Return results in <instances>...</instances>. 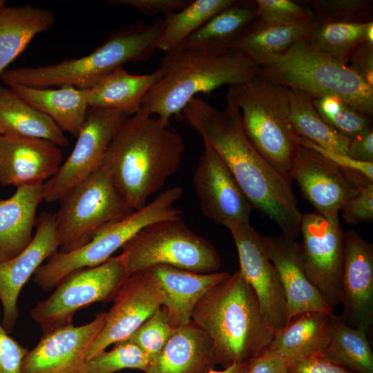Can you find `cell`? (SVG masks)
Wrapping results in <instances>:
<instances>
[{
  "label": "cell",
  "instance_id": "6da1fadb",
  "mask_svg": "<svg viewBox=\"0 0 373 373\" xmlns=\"http://www.w3.org/2000/svg\"><path fill=\"white\" fill-rule=\"evenodd\" d=\"M187 124L213 149L227 165L252 207L273 220L282 235L296 240L302 213L291 180L274 168L247 137L239 111L227 104L219 110L193 97L182 113Z\"/></svg>",
  "mask_w": 373,
  "mask_h": 373
},
{
  "label": "cell",
  "instance_id": "7a4b0ae2",
  "mask_svg": "<svg viewBox=\"0 0 373 373\" xmlns=\"http://www.w3.org/2000/svg\"><path fill=\"white\" fill-rule=\"evenodd\" d=\"M184 150L183 138L170 121L142 107L122 125L102 165L128 205L136 210L177 171Z\"/></svg>",
  "mask_w": 373,
  "mask_h": 373
},
{
  "label": "cell",
  "instance_id": "3957f363",
  "mask_svg": "<svg viewBox=\"0 0 373 373\" xmlns=\"http://www.w3.org/2000/svg\"><path fill=\"white\" fill-rule=\"evenodd\" d=\"M191 321L208 335L216 363L224 368L249 361L269 346L276 334L240 270L203 295Z\"/></svg>",
  "mask_w": 373,
  "mask_h": 373
},
{
  "label": "cell",
  "instance_id": "277c9868",
  "mask_svg": "<svg viewBox=\"0 0 373 373\" xmlns=\"http://www.w3.org/2000/svg\"><path fill=\"white\" fill-rule=\"evenodd\" d=\"M164 19L152 23L141 20L113 31L90 54L37 67L6 69L0 79L7 86L33 88L59 87L68 84L79 89L90 88L99 79L124 64L149 59L157 51L164 29Z\"/></svg>",
  "mask_w": 373,
  "mask_h": 373
},
{
  "label": "cell",
  "instance_id": "5b68a950",
  "mask_svg": "<svg viewBox=\"0 0 373 373\" xmlns=\"http://www.w3.org/2000/svg\"><path fill=\"white\" fill-rule=\"evenodd\" d=\"M158 70L161 77L144 97L142 107L170 121L173 117L182 118L184 108L198 94L209 95L222 86L245 82L260 67L233 50L211 56L177 49L165 52Z\"/></svg>",
  "mask_w": 373,
  "mask_h": 373
},
{
  "label": "cell",
  "instance_id": "8992f818",
  "mask_svg": "<svg viewBox=\"0 0 373 373\" xmlns=\"http://www.w3.org/2000/svg\"><path fill=\"white\" fill-rule=\"evenodd\" d=\"M226 101L238 109L243 129L258 153L291 180L301 146L290 120L288 88L260 68L249 80L228 86Z\"/></svg>",
  "mask_w": 373,
  "mask_h": 373
},
{
  "label": "cell",
  "instance_id": "52a82bcc",
  "mask_svg": "<svg viewBox=\"0 0 373 373\" xmlns=\"http://www.w3.org/2000/svg\"><path fill=\"white\" fill-rule=\"evenodd\" d=\"M260 68L287 88L303 91L312 98L335 97L372 117L373 87L348 65L312 50L303 38Z\"/></svg>",
  "mask_w": 373,
  "mask_h": 373
},
{
  "label": "cell",
  "instance_id": "ba28073f",
  "mask_svg": "<svg viewBox=\"0 0 373 373\" xmlns=\"http://www.w3.org/2000/svg\"><path fill=\"white\" fill-rule=\"evenodd\" d=\"M182 195L179 187L169 188L151 202L101 230L80 248L67 253L55 251L35 271L33 282L49 291L71 272L104 263L145 227L180 217L182 211L175 204Z\"/></svg>",
  "mask_w": 373,
  "mask_h": 373
},
{
  "label": "cell",
  "instance_id": "9c48e42d",
  "mask_svg": "<svg viewBox=\"0 0 373 373\" xmlns=\"http://www.w3.org/2000/svg\"><path fill=\"white\" fill-rule=\"evenodd\" d=\"M122 249L129 276L160 265L199 274L216 272L221 266L214 246L193 231L180 217L145 227Z\"/></svg>",
  "mask_w": 373,
  "mask_h": 373
},
{
  "label": "cell",
  "instance_id": "30bf717a",
  "mask_svg": "<svg viewBox=\"0 0 373 373\" xmlns=\"http://www.w3.org/2000/svg\"><path fill=\"white\" fill-rule=\"evenodd\" d=\"M59 201L54 216L58 251L61 253L80 248L101 230L133 211L102 164Z\"/></svg>",
  "mask_w": 373,
  "mask_h": 373
},
{
  "label": "cell",
  "instance_id": "8fae6325",
  "mask_svg": "<svg viewBox=\"0 0 373 373\" xmlns=\"http://www.w3.org/2000/svg\"><path fill=\"white\" fill-rule=\"evenodd\" d=\"M129 276L123 253L104 263L74 271L30 312L43 334L71 323L74 314L93 303L113 300Z\"/></svg>",
  "mask_w": 373,
  "mask_h": 373
},
{
  "label": "cell",
  "instance_id": "7c38bea8",
  "mask_svg": "<svg viewBox=\"0 0 373 373\" xmlns=\"http://www.w3.org/2000/svg\"><path fill=\"white\" fill-rule=\"evenodd\" d=\"M130 116L104 108H88L76 144L57 172L43 184V199L59 200L102 164L113 139Z\"/></svg>",
  "mask_w": 373,
  "mask_h": 373
},
{
  "label": "cell",
  "instance_id": "4fadbf2b",
  "mask_svg": "<svg viewBox=\"0 0 373 373\" xmlns=\"http://www.w3.org/2000/svg\"><path fill=\"white\" fill-rule=\"evenodd\" d=\"M343 233L339 220L329 221L316 211L302 215L303 267L311 283L332 309L340 305Z\"/></svg>",
  "mask_w": 373,
  "mask_h": 373
},
{
  "label": "cell",
  "instance_id": "5bb4252c",
  "mask_svg": "<svg viewBox=\"0 0 373 373\" xmlns=\"http://www.w3.org/2000/svg\"><path fill=\"white\" fill-rule=\"evenodd\" d=\"M291 180L314 207L315 211L329 221H337L341 207L360 189L373 182L363 174L343 169L318 152L300 146Z\"/></svg>",
  "mask_w": 373,
  "mask_h": 373
},
{
  "label": "cell",
  "instance_id": "9a60e30c",
  "mask_svg": "<svg viewBox=\"0 0 373 373\" xmlns=\"http://www.w3.org/2000/svg\"><path fill=\"white\" fill-rule=\"evenodd\" d=\"M164 298L162 285L151 269L129 276L106 312L104 326L89 348L87 360L109 345L127 340L163 305Z\"/></svg>",
  "mask_w": 373,
  "mask_h": 373
},
{
  "label": "cell",
  "instance_id": "2e32d148",
  "mask_svg": "<svg viewBox=\"0 0 373 373\" xmlns=\"http://www.w3.org/2000/svg\"><path fill=\"white\" fill-rule=\"evenodd\" d=\"M192 182L207 218L228 229L249 222L251 204L223 160L207 144Z\"/></svg>",
  "mask_w": 373,
  "mask_h": 373
},
{
  "label": "cell",
  "instance_id": "e0dca14e",
  "mask_svg": "<svg viewBox=\"0 0 373 373\" xmlns=\"http://www.w3.org/2000/svg\"><path fill=\"white\" fill-rule=\"evenodd\" d=\"M235 242L240 271L255 291L263 315L275 330L287 323L286 300L276 269L269 258L262 235L250 222L229 229Z\"/></svg>",
  "mask_w": 373,
  "mask_h": 373
},
{
  "label": "cell",
  "instance_id": "ac0fdd59",
  "mask_svg": "<svg viewBox=\"0 0 373 373\" xmlns=\"http://www.w3.org/2000/svg\"><path fill=\"white\" fill-rule=\"evenodd\" d=\"M106 312L90 323H72L44 334L23 358L21 373H86L87 354L101 331Z\"/></svg>",
  "mask_w": 373,
  "mask_h": 373
},
{
  "label": "cell",
  "instance_id": "d6986e66",
  "mask_svg": "<svg viewBox=\"0 0 373 373\" xmlns=\"http://www.w3.org/2000/svg\"><path fill=\"white\" fill-rule=\"evenodd\" d=\"M343 247L341 317L367 335L373 325V246L349 230L343 233Z\"/></svg>",
  "mask_w": 373,
  "mask_h": 373
},
{
  "label": "cell",
  "instance_id": "ffe728a7",
  "mask_svg": "<svg viewBox=\"0 0 373 373\" xmlns=\"http://www.w3.org/2000/svg\"><path fill=\"white\" fill-rule=\"evenodd\" d=\"M36 233L29 245L19 255L0 260V303L1 323L9 334L13 330L19 309L17 301L21 289L37 269L59 249L54 214L42 212L37 218Z\"/></svg>",
  "mask_w": 373,
  "mask_h": 373
},
{
  "label": "cell",
  "instance_id": "44dd1931",
  "mask_svg": "<svg viewBox=\"0 0 373 373\" xmlns=\"http://www.w3.org/2000/svg\"><path fill=\"white\" fill-rule=\"evenodd\" d=\"M59 146L42 139L0 135V184L39 186L62 164Z\"/></svg>",
  "mask_w": 373,
  "mask_h": 373
},
{
  "label": "cell",
  "instance_id": "7402d4cb",
  "mask_svg": "<svg viewBox=\"0 0 373 373\" xmlns=\"http://www.w3.org/2000/svg\"><path fill=\"white\" fill-rule=\"evenodd\" d=\"M262 241L283 287L287 306V325L294 317L302 313L334 314V309L325 303L305 273L300 243L282 234L262 235Z\"/></svg>",
  "mask_w": 373,
  "mask_h": 373
},
{
  "label": "cell",
  "instance_id": "603a6c76",
  "mask_svg": "<svg viewBox=\"0 0 373 373\" xmlns=\"http://www.w3.org/2000/svg\"><path fill=\"white\" fill-rule=\"evenodd\" d=\"M216 365L211 339L191 321L175 328L145 373H207Z\"/></svg>",
  "mask_w": 373,
  "mask_h": 373
},
{
  "label": "cell",
  "instance_id": "cb8c5ba5",
  "mask_svg": "<svg viewBox=\"0 0 373 373\" xmlns=\"http://www.w3.org/2000/svg\"><path fill=\"white\" fill-rule=\"evenodd\" d=\"M256 12V0H235L185 39L177 49L211 56L224 55L254 21Z\"/></svg>",
  "mask_w": 373,
  "mask_h": 373
},
{
  "label": "cell",
  "instance_id": "d4e9b609",
  "mask_svg": "<svg viewBox=\"0 0 373 373\" xmlns=\"http://www.w3.org/2000/svg\"><path fill=\"white\" fill-rule=\"evenodd\" d=\"M149 269L162 285L165 294L162 305L166 309L169 321L174 328L189 323L199 300L230 274L226 271L199 274L164 265Z\"/></svg>",
  "mask_w": 373,
  "mask_h": 373
},
{
  "label": "cell",
  "instance_id": "484cf974",
  "mask_svg": "<svg viewBox=\"0 0 373 373\" xmlns=\"http://www.w3.org/2000/svg\"><path fill=\"white\" fill-rule=\"evenodd\" d=\"M43 200V184L18 187L10 198L0 200L1 261L15 258L29 245Z\"/></svg>",
  "mask_w": 373,
  "mask_h": 373
},
{
  "label": "cell",
  "instance_id": "4316f807",
  "mask_svg": "<svg viewBox=\"0 0 373 373\" xmlns=\"http://www.w3.org/2000/svg\"><path fill=\"white\" fill-rule=\"evenodd\" d=\"M160 77L158 68L151 73L134 75L119 66L88 89L89 108L113 110L131 116L140 110L144 97Z\"/></svg>",
  "mask_w": 373,
  "mask_h": 373
},
{
  "label": "cell",
  "instance_id": "83f0119b",
  "mask_svg": "<svg viewBox=\"0 0 373 373\" xmlns=\"http://www.w3.org/2000/svg\"><path fill=\"white\" fill-rule=\"evenodd\" d=\"M9 88L26 102L49 116L63 132L77 136L89 108L88 89H79L68 84L57 89L22 85Z\"/></svg>",
  "mask_w": 373,
  "mask_h": 373
},
{
  "label": "cell",
  "instance_id": "f1b7e54d",
  "mask_svg": "<svg viewBox=\"0 0 373 373\" xmlns=\"http://www.w3.org/2000/svg\"><path fill=\"white\" fill-rule=\"evenodd\" d=\"M52 11L30 4L0 10V75L37 34L51 28Z\"/></svg>",
  "mask_w": 373,
  "mask_h": 373
},
{
  "label": "cell",
  "instance_id": "f546056e",
  "mask_svg": "<svg viewBox=\"0 0 373 373\" xmlns=\"http://www.w3.org/2000/svg\"><path fill=\"white\" fill-rule=\"evenodd\" d=\"M332 314L307 312L296 316L282 331L275 334L267 348L288 363L321 354L329 341Z\"/></svg>",
  "mask_w": 373,
  "mask_h": 373
},
{
  "label": "cell",
  "instance_id": "4dcf8cb0",
  "mask_svg": "<svg viewBox=\"0 0 373 373\" xmlns=\"http://www.w3.org/2000/svg\"><path fill=\"white\" fill-rule=\"evenodd\" d=\"M0 129L1 135L42 139L58 146L68 140L47 115L21 98L10 88L0 85Z\"/></svg>",
  "mask_w": 373,
  "mask_h": 373
},
{
  "label": "cell",
  "instance_id": "1f68e13d",
  "mask_svg": "<svg viewBox=\"0 0 373 373\" xmlns=\"http://www.w3.org/2000/svg\"><path fill=\"white\" fill-rule=\"evenodd\" d=\"M316 19L315 16L289 26L265 25L255 19L231 50L260 67L272 58L286 52L295 42L304 38Z\"/></svg>",
  "mask_w": 373,
  "mask_h": 373
},
{
  "label": "cell",
  "instance_id": "d6a6232c",
  "mask_svg": "<svg viewBox=\"0 0 373 373\" xmlns=\"http://www.w3.org/2000/svg\"><path fill=\"white\" fill-rule=\"evenodd\" d=\"M303 39L314 52L347 65L352 53L361 44L373 42V21L350 23L317 18Z\"/></svg>",
  "mask_w": 373,
  "mask_h": 373
},
{
  "label": "cell",
  "instance_id": "836d02e7",
  "mask_svg": "<svg viewBox=\"0 0 373 373\" xmlns=\"http://www.w3.org/2000/svg\"><path fill=\"white\" fill-rule=\"evenodd\" d=\"M290 120L296 135L322 148L347 155L350 140L342 136L320 116L307 93L288 88Z\"/></svg>",
  "mask_w": 373,
  "mask_h": 373
},
{
  "label": "cell",
  "instance_id": "e575fe53",
  "mask_svg": "<svg viewBox=\"0 0 373 373\" xmlns=\"http://www.w3.org/2000/svg\"><path fill=\"white\" fill-rule=\"evenodd\" d=\"M356 373H373V353L367 334L333 314L328 345L321 354Z\"/></svg>",
  "mask_w": 373,
  "mask_h": 373
},
{
  "label": "cell",
  "instance_id": "d590c367",
  "mask_svg": "<svg viewBox=\"0 0 373 373\" xmlns=\"http://www.w3.org/2000/svg\"><path fill=\"white\" fill-rule=\"evenodd\" d=\"M235 0H192L182 10L164 17V29L157 50L165 52L176 50L181 43Z\"/></svg>",
  "mask_w": 373,
  "mask_h": 373
},
{
  "label": "cell",
  "instance_id": "8d00e7d4",
  "mask_svg": "<svg viewBox=\"0 0 373 373\" xmlns=\"http://www.w3.org/2000/svg\"><path fill=\"white\" fill-rule=\"evenodd\" d=\"M322 119L342 136L350 140L372 129V117L332 96L312 98Z\"/></svg>",
  "mask_w": 373,
  "mask_h": 373
},
{
  "label": "cell",
  "instance_id": "74e56055",
  "mask_svg": "<svg viewBox=\"0 0 373 373\" xmlns=\"http://www.w3.org/2000/svg\"><path fill=\"white\" fill-rule=\"evenodd\" d=\"M150 361L145 353L133 342L125 340L114 347L96 354L87 362L86 373H113L126 369L146 372Z\"/></svg>",
  "mask_w": 373,
  "mask_h": 373
},
{
  "label": "cell",
  "instance_id": "f35d334b",
  "mask_svg": "<svg viewBox=\"0 0 373 373\" xmlns=\"http://www.w3.org/2000/svg\"><path fill=\"white\" fill-rule=\"evenodd\" d=\"M320 20L367 23L373 20L372 0H302Z\"/></svg>",
  "mask_w": 373,
  "mask_h": 373
},
{
  "label": "cell",
  "instance_id": "ab89813d",
  "mask_svg": "<svg viewBox=\"0 0 373 373\" xmlns=\"http://www.w3.org/2000/svg\"><path fill=\"white\" fill-rule=\"evenodd\" d=\"M174 330L167 310L162 305L127 340L137 345L151 363L162 350Z\"/></svg>",
  "mask_w": 373,
  "mask_h": 373
},
{
  "label": "cell",
  "instance_id": "60d3db41",
  "mask_svg": "<svg viewBox=\"0 0 373 373\" xmlns=\"http://www.w3.org/2000/svg\"><path fill=\"white\" fill-rule=\"evenodd\" d=\"M256 20L269 26H289L315 17L309 6L292 0H256Z\"/></svg>",
  "mask_w": 373,
  "mask_h": 373
},
{
  "label": "cell",
  "instance_id": "b9f144b4",
  "mask_svg": "<svg viewBox=\"0 0 373 373\" xmlns=\"http://www.w3.org/2000/svg\"><path fill=\"white\" fill-rule=\"evenodd\" d=\"M339 212L349 225L373 220V182L363 186L358 193L345 202Z\"/></svg>",
  "mask_w": 373,
  "mask_h": 373
},
{
  "label": "cell",
  "instance_id": "7bdbcfd3",
  "mask_svg": "<svg viewBox=\"0 0 373 373\" xmlns=\"http://www.w3.org/2000/svg\"><path fill=\"white\" fill-rule=\"evenodd\" d=\"M0 303V316H1ZM28 349L10 337L0 321V373H21L24 356Z\"/></svg>",
  "mask_w": 373,
  "mask_h": 373
},
{
  "label": "cell",
  "instance_id": "ee69618b",
  "mask_svg": "<svg viewBox=\"0 0 373 373\" xmlns=\"http://www.w3.org/2000/svg\"><path fill=\"white\" fill-rule=\"evenodd\" d=\"M192 0H109L108 3L117 6L132 8L146 17L162 14L166 16L178 12Z\"/></svg>",
  "mask_w": 373,
  "mask_h": 373
},
{
  "label": "cell",
  "instance_id": "f6af8a7d",
  "mask_svg": "<svg viewBox=\"0 0 373 373\" xmlns=\"http://www.w3.org/2000/svg\"><path fill=\"white\" fill-rule=\"evenodd\" d=\"M298 142L300 146L318 152L336 166L343 169L358 172L369 180L373 181V163L355 160L347 155L322 148L321 146L300 137H298Z\"/></svg>",
  "mask_w": 373,
  "mask_h": 373
},
{
  "label": "cell",
  "instance_id": "bcb514c9",
  "mask_svg": "<svg viewBox=\"0 0 373 373\" xmlns=\"http://www.w3.org/2000/svg\"><path fill=\"white\" fill-rule=\"evenodd\" d=\"M287 373H356L329 360L322 354L288 363Z\"/></svg>",
  "mask_w": 373,
  "mask_h": 373
},
{
  "label": "cell",
  "instance_id": "7dc6e473",
  "mask_svg": "<svg viewBox=\"0 0 373 373\" xmlns=\"http://www.w3.org/2000/svg\"><path fill=\"white\" fill-rule=\"evenodd\" d=\"M347 65L373 87V42L361 44L352 53Z\"/></svg>",
  "mask_w": 373,
  "mask_h": 373
},
{
  "label": "cell",
  "instance_id": "c3c4849f",
  "mask_svg": "<svg viewBox=\"0 0 373 373\" xmlns=\"http://www.w3.org/2000/svg\"><path fill=\"white\" fill-rule=\"evenodd\" d=\"M288 362L267 347L248 361L247 373H287Z\"/></svg>",
  "mask_w": 373,
  "mask_h": 373
},
{
  "label": "cell",
  "instance_id": "681fc988",
  "mask_svg": "<svg viewBox=\"0 0 373 373\" xmlns=\"http://www.w3.org/2000/svg\"><path fill=\"white\" fill-rule=\"evenodd\" d=\"M347 155L357 161L373 163L372 129L361 135L350 139Z\"/></svg>",
  "mask_w": 373,
  "mask_h": 373
},
{
  "label": "cell",
  "instance_id": "f907efd6",
  "mask_svg": "<svg viewBox=\"0 0 373 373\" xmlns=\"http://www.w3.org/2000/svg\"><path fill=\"white\" fill-rule=\"evenodd\" d=\"M247 370L248 361L234 363L227 367H225L223 370L218 371L211 370L207 373H247Z\"/></svg>",
  "mask_w": 373,
  "mask_h": 373
},
{
  "label": "cell",
  "instance_id": "816d5d0a",
  "mask_svg": "<svg viewBox=\"0 0 373 373\" xmlns=\"http://www.w3.org/2000/svg\"><path fill=\"white\" fill-rule=\"evenodd\" d=\"M6 6V1L0 0V10Z\"/></svg>",
  "mask_w": 373,
  "mask_h": 373
},
{
  "label": "cell",
  "instance_id": "f5cc1de1",
  "mask_svg": "<svg viewBox=\"0 0 373 373\" xmlns=\"http://www.w3.org/2000/svg\"><path fill=\"white\" fill-rule=\"evenodd\" d=\"M1 135V129H0V135Z\"/></svg>",
  "mask_w": 373,
  "mask_h": 373
}]
</instances>
